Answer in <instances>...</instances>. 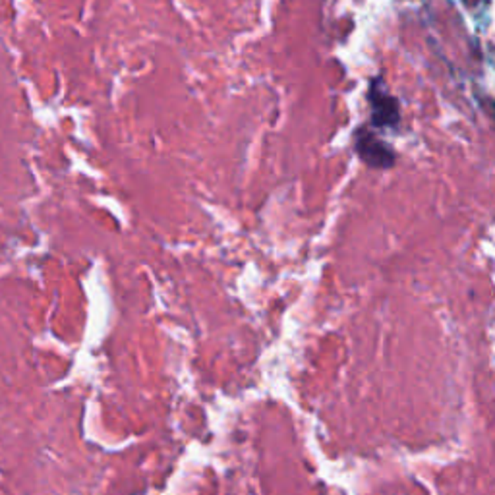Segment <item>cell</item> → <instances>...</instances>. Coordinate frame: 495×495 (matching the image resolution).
<instances>
[{
  "label": "cell",
  "instance_id": "obj_2",
  "mask_svg": "<svg viewBox=\"0 0 495 495\" xmlns=\"http://www.w3.org/2000/svg\"><path fill=\"white\" fill-rule=\"evenodd\" d=\"M369 105H371V114H374V124L378 126H389L399 120V107L395 103L393 97H389L383 91H379L378 87H371L369 91Z\"/></svg>",
  "mask_w": 495,
  "mask_h": 495
},
{
  "label": "cell",
  "instance_id": "obj_1",
  "mask_svg": "<svg viewBox=\"0 0 495 495\" xmlns=\"http://www.w3.org/2000/svg\"><path fill=\"white\" fill-rule=\"evenodd\" d=\"M356 151L371 166L393 165V153L389 151V147L383 142H379L371 132L364 130V128H360L356 132Z\"/></svg>",
  "mask_w": 495,
  "mask_h": 495
}]
</instances>
